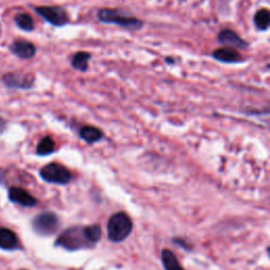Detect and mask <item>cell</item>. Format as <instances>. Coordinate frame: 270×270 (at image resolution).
<instances>
[{"label":"cell","instance_id":"cell-11","mask_svg":"<svg viewBox=\"0 0 270 270\" xmlns=\"http://www.w3.org/2000/svg\"><path fill=\"white\" fill-rule=\"evenodd\" d=\"M10 50L16 56L25 60L32 58L36 54L35 46L27 40H15L11 45Z\"/></svg>","mask_w":270,"mask_h":270},{"label":"cell","instance_id":"cell-18","mask_svg":"<svg viewBox=\"0 0 270 270\" xmlns=\"http://www.w3.org/2000/svg\"><path fill=\"white\" fill-rule=\"evenodd\" d=\"M15 23L21 30L31 32L34 29V21L31 15L27 13H20L15 16Z\"/></svg>","mask_w":270,"mask_h":270},{"label":"cell","instance_id":"cell-9","mask_svg":"<svg viewBox=\"0 0 270 270\" xmlns=\"http://www.w3.org/2000/svg\"><path fill=\"white\" fill-rule=\"evenodd\" d=\"M9 199L11 202L19 204V205L25 207H33L37 204V200L33 195L26 191L25 189L18 187L10 188Z\"/></svg>","mask_w":270,"mask_h":270},{"label":"cell","instance_id":"cell-13","mask_svg":"<svg viewBox=\"0 0 270 270\" xmlns=\"http://www.w3.org/2000/svg\"><path fill=\"white\" fill-rule=\"evenodd\" d=\"M79 136L88 144L99 142L104 137L103 131L93 126H85L79 130Z\"/></svg>","mask_w":270,"mask_h":270},{"label":"cell","instance_id":"cell-5","mask_svg":"<svg viewBox=\"0 0 270 270\" xmlns=\"http://www.w3.org/2000/svg\"><path fill=\"white\" fill-rule=\"evenodd\" d=\"M33 228L40 236H51L60 227V220L53 212H43L34 217Z\"/></svg>","mask_w":270,"mask_h":270},{"label":"cell","instance_id":"cell-6","mask_svg":"<svg viewBox=\"0 0 270 270\" xmlns=\"http://www.w3.org/2000/svg\"><path fill=\"white\" fill-rule=\"evenodd\" d=\"M35 10L43 19L55 27H62L69 23L68 14L61 6H38Z\"/></svg>","mask_w":270,"mask_h":270},{"label":"cell","instance_id":"cell-15","mask_svg":"<svg viewBox=\"0 0 270 270\" xmlns=\"http://www.w3.org/2000/svg\"><path fill=\"white\" fill-rule=\"evenodd\" d=\"M91 54L88 52H77L72 57V67L82 72H86L88 70V62L91 60Z\"/></svg>","mask_w":270,"mask_h":270},{"label":"cell","instance_id":"cell-4","mask_svg":"<svg viewBox=\"0 0 270 270\" xmlns=\"http://www.w3.org/2000/svg\"><path fill=\"white\" fill-rule=\"evenodd\" d=\"M40 177L48 183L57 185H67L71 180L70 171L64 166L57 163H51L41 168Z\"/></svg>","mask_w":270,"mask_h":270},{"label":"cell","instance_id":"cell-2","mask_svg":"<svg viewBox=\"0 0 270 270\" xmlns=\"http://www.w3.org/2000/svg\"><path fill=\"white\" fill-rule=\"evenodd\" d=\"M55 244L68 250H78L93 246L87 238L85 227H72L63 231L56 240Z\"/></svg>","mask_w":270,"mask_h":270},{"label":"cell","instance_id":"cell-21","mask_svg":"<svg viewBox=\"0 0 270 270\" xmlns=\"http://www.w3.org/2000/svg\"><path fill=\"white\" fill-rule=\"evenodd\" d=\"M0 125H2V121L1 120H0Z\"/></svg>","mask_w":270,"mask_h":270},{"label":"cell","instance_id":"cell-1","mask_svg":"<svg viewBox=\"0 0 270 270\" xmlns=\"http://www.w3.org/2000/svg\"><path fill=\"white\" fill-rule=\"evenodd\" d=\"M133 224L125 212L113 214L108 221V238L112 242H121L126 240L132 231Z\"/></svg>","mask_w":270,"mask_h":270},{"label":"cell","instance_id":"cell-14","mask_svg":"<svg viewBox=\"0 0 270 270\" xmlns=\"http://www.w3.org/2000/svg\"><path fill=\"white\" fill-rule=\"evenodd\" d=\"M162 262L166 270H185L171 250L164 249L162 251Z\"/></svg>","mask_w":270,"mask_h":270},{"label":"cell","instance_id":"cell-7","mask_svg":"<svg viewBox=\"0 0 270 270\" xmlns=\"http://www.w3.org/2000/svg\"><path fill=\"white\" fill-rule=\"evenodd\" d=\"M217 39L223 46L232 49H245L248 47V43L243 38H240L239 34L229 30V29L221 31L217 36Z\"/></svg>","mask_w":270,"mask_h":270},{"label":"cell","instance_id":"cell-17","mask_svg":"<svg viewBox=\"0 0 270 270\" xmlns=\"http://www.w3.org/2000/svg\"><path fill=\"white\" fill-rule=\"evenodd\" d=\"M270 24V17H269V11L267 9L259 10L254 15V25L259 30L266 31L269 28Z\"/></svg>","mask_w":270,"mask_h":270},{"label":"cell","instance_id":"cell-10","mask_svg":"<svg viewBox=\"0 0 270 270\" xmlns=\"http://www.w3.org/2000/svg\"><path fill=\"white\" fill-rule=\"evenodd\" d=\"M212 57L218 61L226 63H237L243 60V58L240 57V54L236 49L228 47L216 49L212 53Z\"/></svg>","mask_w":270,"mask_h":270},{"label":"cell","instance_id":"cell-3","mask_svg":"<svg viewBox=\"0 0 270 270\" xmlns=\"http://www.w3.org/2000/svg\"><path fill=\"white\" fill-rule=\"evenodd\" d=\"M99 21L105 24H113L123 28H129L132 30H138L143 27V23L135 17L125 15L120 10L115 9H101L97 13Z\"/></svg>","mask_w":270,"mask_h":270},{"label":"cell","instance_id":"cell-20","mask_svg":"<svg viewBox=\"0 0 270 270\" xmlns=\"http://www.w3.org/2000/svg\"><path fill=\"white\" fill-rule=\"evenodd\" d=\"M1 179H2V178H1V173H0V180H1Z\"/></svg>","mask_w":270,"mask_h":270},{"label":"cell","instance_id":"cell-16","mask_svg":"<svg viewBox=\"0 0 270 270\" xmlns=\"http://www.w3.org/2000/svg\"><path fill=\"white\" fill-rule=\"evenodd\" d=\"M55 142L51 136L43 137L42 140L37 145V149H36V153L40 156L50 155L55 151Z\"/></svg>","mask_w":270,"mask_h":270},{"label":"cell","instance_id":"cell-19","mask_svg":"<svg viewBox=\"0 0 270 270\" xmlns=\"http://www.w3.org/2000/svg\"><path fill=\"white\" fill-rule=\"evenodd\" d=\"M85 231L88 240H90V243L94 246V244H96L98 240H100L101 237V229L98 225H91V226H87L85 227Z\"/></svg>","mask_w":270,"mask_h":270},{"label":"cell","instance_id":"cell-12","mask_svg":"<svg viewBox=\"0 0 270 270\" xmlns=\"http://www.w3.org/2000/svg\"><path fill=\"white\" fill-rule=\"evenodd\" d=\"M18 238L15 232L8 228L0 229V248L5 250H13L18 247Z\"/></svg>","mask_w":270,"mask_h":270},{"label":"cell","instance_id":"cell-8","mask_svg":"<svg viewBox=\"0 0 270 270\" xmlns=\"http://www.w3.org/2000/svg\"><path fill=\"white\" fill-rule=\"evenodd\" d=\"M3 83L10 88L30 89L33 86L34 78L31 75L21 74V73H9L3 76Z\"/></svg>","mask_w":270,"mask_h":270}]
</instances>
